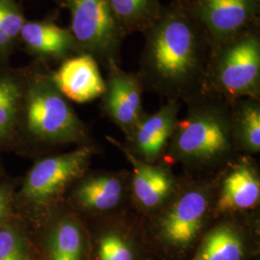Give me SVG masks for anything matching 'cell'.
Segmentation results:
<instances>
[{"label":"cell","mask_w":260,"mask_h":260,"mask_svg":"<svg viewBox=\"0 0 260 260\" xmlns=\"http://www.w3.org/2000/svg\"><path fill=\"white\" fill-rule=\"evenodd\" d=\"M27 76V67L0 66V149L19 143V124Z\"/></svg>","instance_id":"d6986e66"},{"label":"cell","mask_w":260,"mask_h":260,"mask_svg":"<svg viewBox=\"0 0 260 260\" xmlns=\"http://www.w3.org/2000/svg\"><path fill=\"white\" fill-rule=\"evenodd\" d=\"M215 176L182 174L167 204L142 218L144 235L170 254L183 255L192 250L213 222Z\"/></svg>","instance_id":"277c9868"},{"label":"cell","mask_w":260,"mask_h":260,"mask_svg":"<svg viewBox=\"0 0 260 260\" xmlns=\"http://www.w3.org/2000/svg\"><path fill=\"white\" fill-rule=\"evenodd\" d=\"M99 146L75 149L39 158L30 168L15 194V213L27 224L37 228L59 205L75 181L88 171Z\"/></svg>","instance_id":"5b68a950"},{"label":"cell","mask_w":260,"mask_h":260,"mask_svg":"<svg viewBox=\"0 0 260 260\" xmlns=\"http://www.w3.org/2000/svg\"><path fill=\"white\" fill-rule=\"evenodd\" d=\"M47 64L27 67L19 142L47 150L63 146H99L89 126L61 93Z\"/></svg>","instance_id":"3957f363"},{"label":"cell","mask_w":260,"mask_h":260,"mask_svg":"<svg viewBox=\"0 0 260 260\" xmlns=\"http://www.w3.org/2000/svg\"><path fill=\"white\" fill-rule=\"evenodd\" d=\"M106 140L120 150L129 163L133 211L141 218L157 212L176 193L180 176L176 175L172 166L165 161L153 164L147 163L131 153L121 141L112 136H106Z\"/></svg>","instance_id":"30bf717a"},{"label":"cell","mask_w":260,"mask_h":260,"mask_svg":"<svg viewBox=\"0 0 260 260\" xmlns=\"http://www.w3.org/2000/svg\"><path fill=\"white\" fill-rule=\"evenodd\" d=\"M182 103L167 101L157 111L146 114L123 145L136 157L147 163L163 161L174 134Z\"/></svg>","instance_id":"2e32d148"},{"label":"cell","mask_w":260,"mask_h":260,"mask_svg":"<svg viewBox=\"0 0 260 260\" xmlns=\"http://www.w3.org/2000/svg\"><path fill=\"white\" fill-rule=\"evenodd\" d=\"M205 90L230 103L260 99V24L212 46Z\"/></svg>","instance_id":"8992f818"},{"label":"cell","mask_w":260,"mask_h":260,"mask_svg":"<svg viewBox=\"0 0 260 260\" xmlns=\"http://www.w3.org/2000/svg\"><path fill=\"white\" fill-rule=\"evenodd\" d=\"M113 16L125 36L145 33L160 17V0H108Z\"/></svg>","instance_id":"44dd1931"},{"label":"cell","mask_w":260,"mask_h":260,"mask_svg":"<svg viewBox=\"0 0 260 260\" xmlns=\"http://www.w3.org/2000/svg\"><path fill=\"white\" fill-rule=\"evenodd\" d=\"M25 21L24 13L17 0H0V66L9 64Z\"/></svg>","instance_id":"603a6c76"},{"label":"cell","mask_w":260,"mask_h":260,"mask_svg":"<svg viewBox=\"0 0 260 260\" xmlns=\"http://www.w3.org/2000/svg\"><path fill=\"white\" fill-rule=\"evenodd\" d=\"M180 1H183V0H180Z\"/></svg>","instance_id":"484cf974"},{"label":"cell","mask_w":260,"mask_h":260,"mask_svg":"<svg viewBox=\"0 0 260 260\" xmlns=\"http://www.w3.org/2000/svg\"><path fill=\"white\" fill-rule=\"evenodd\" d=\"M65 204L85 221L133 210L129 170L89 169L72 186Z\"/></svg>","instance_id":"ba28073f"},{"label":"cell","mask_w":260,"mask_h":260,"mask_svg":"<svg viewBox=\"0 0 260 260\" xmlns=\"http://www.w3.org/2000/svg\"><path fill=\"white\" fill-rule=\"evenodd\" d=\"M105 92L101 96L103 115L127 138L147 114L143 105L145 88L137 72L123 71L120 64L106 69Z\"/></svg>","instance_id":"7c38bea8"},{"label":"cell","mask_w":260,"mask_h":260,"mask_svg":"<svg viewBox=\"0 0 260 260\" xmlns=\"http://www.w3.org/2000/svg\"><path fill=\"white\" fill-rule=\"evenodd\" d=\"M211 45L260 24V0H183Z\"/></svg>","instance_id":"8fae6325"},{"label":"cell","mask_w":260,"mask_h":260,"mask_svg":"<svg viewBox=\"0 0 260 260\" xmlns=\"http://www.w3.org/2000/svg\"><path fill=\"white\" fill-rule=\"evenodd\" d=\"M0 260H35L28 225L16 213L0 223Z\"/></svg>","instance_id":"7402d4cb"},{"label":"cell","mask_w":260,"mask_h":260,"mask_svg":"<svg viewBox=\"0 0 260 260\" xmlns=\"http://www.w3.org/2000/svg\"><path fill=\"white\" fill-rule=\"evenodd\" d=\"M71 13L70 31L80 53L93 56L106 70L121 65L125 35L113 16L108 0H62Z\"/></svg>","instance_id":"52a82bcc"},{"label":"cell","mask_w":260,"mask_h":260,"mask_svg":"<svg viewBox=\"0 0 260 260\" xmlns=\"http://www.w3.org/2000/svg\"><path fill=\"white\" fill-rule=\"evenodd\" d=\"M231 124L239 154L260 153V99L245 98L231 103Z\"/></svg>","instance_id":"ffe728a7"},{"label":"cell","mask_w":260,"mask_h":260,"mask_svg":"<svg viewBox=\"0 0 260 260\" xmlns=\"http://www.w3.org/2000/svg\"><path fill=\"white\" fill-rule=\"evenodd\" d=\"M51 75L58 90L70 102L90 103L101 99L105 92L100 65L93 56L86 53L66 59Z\"/></svg>","instance_id":"e0dca14e"},{"label":"cell","mask_w":260,"mask_h":260,"mask_svg":"<svg viewBox=\"0 0 260 260\" xmlns=\"http://www.w3.org/2000/svg\"><path fill=\"white\" fill-rule=\"evenodd\" d=\"M259 217H223L213 220L189 260H247Z\"/></svg>","instance_id":"4fadbf2b"},{"label":"cell","mask_w":260,"mask_h":260,"mask_svg":"<svg viewBox=\"0 0 260 260\" xmlns=\"http://www.w3.org/2000/svg\"><path fill=\"white\" fill-rule=\"evenodd\" d=\"M259 206L258 161L238 154L215 176L213 219L259 217Z\"/></svg>","instance_id":"9c48e42d"},{"label":"cell","mask_w":260,"mask_h":260,"mask_svg":"<svg viewBox=\"0 0 260 260\" xmlns=\"http://www.w3.org/2000/svg\"><path fill=\"white\" fill-rule=\"evenodd\" d=\"M137 71L145 91L184 103L205 90L212 45L180 0L163 6L145 33Z\"/></svg>","instance_id":"6da1fadb"},{"label":"cell","mask_w":260,"mask_h":260,"mask_svg":"<svg viewBox=\"0 0 260 260\" xmlns=\"http://www.w3.org/2000/svg\"><path fill=\"white\" fill-rule=\"evenodd\" d=\"M4 176V170H3V167H2V165H1V163H0V179H1V177Z\"/></svg>","instance_id":"d4e9b609"},{"label":"cell","mask_w":260,"mask_h":260,"mask_svg":"<svg viewBox=\"0 0 260 260\" xmlns=\"http://www.w3.org/2000/svg\"><path fill=\"white\" fill-rule=\"evenodd\" d=\"M19 44L36 62L47 65L81 54L71 31L48 19L26 20L20 30Z\"/></svg>","instance_id":"ac0fdd59"},{"label":"cell","mask_w":260,"mask_h":260,"mask_svg":"<svg viewBox=\"0 0 260 260\" xmlns=\"http://www.w3.org/2000/svg\"><path fill=\"white\" fill-rule=\"evenodd\" d=\"M93 228L95 260H139L142 218L133 210L85 221Z\"/></svg>","instance_id":"9a60e30c"},{"label":"cell","mask_w":260,"mask_h":260,"mask_svg":"<svg viewBox=\"0 0 260 260\" xmlns=\"http://www.w3.org/2000/svg\"><path fill=\"white\" fill-rule=\"evenodd\" d=\"M15 194L16 187L14 183L0 180V223L15 213Z\"/></svg>","instance_id":"cb8c5ba5"},{"label":"cell","mask_w":260,"mask_h":260,"mask_svg":"<svg viewBox=\"0 0 260 260\" xmlns=\"http://www.w3.org/2000/svg\"><path fill=\"white\" fill-rule=\"evenodd\" d=\"M46 260H86L88 225L65 203L38 225Z\"/></svg>","instance_id":"5bb4252c"},{"label":"cell","mask_w":260,"mask_h":260,"mask_svg":"<svg viewBox=\"0 0 260 260\" xmlns=\"http://www.w3.org/2000/svg\"><path fill=\"white\" fill-rule=\"evenodd\" d=\"M163 161L193 177L216 175L237 152L232 133L231 103L204 90L185 102Z\"/></svg>","instance_id":"7a4b0ae2"}]
</instances>
